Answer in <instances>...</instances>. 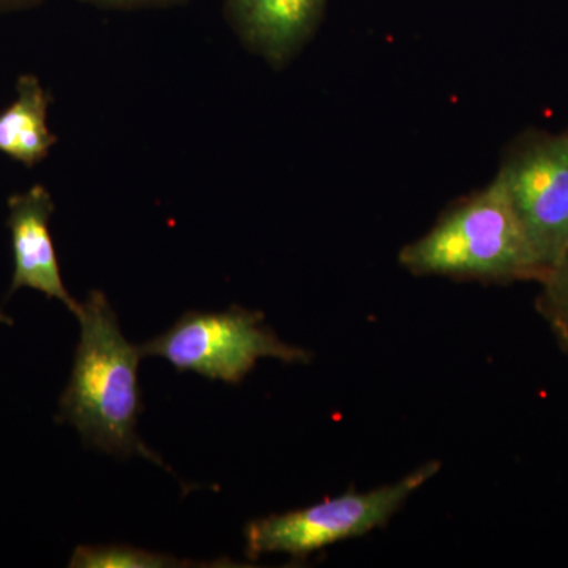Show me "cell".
Here are the masks:
<instances>
[{
  "mask_svg": "<svg viewBox=\"0 0 568 568\" xmlns=\"http://www.w3.org/2000/svg\"><path fill=\"white\" fill-rule=\"evenodd\" d=\"M541 284L544 291L538 298L541 315L548 321L568 316V245Z\"/></svg>",
  "mask_w": 568,
  "mask_h": 568,
  "instance_id": "obj_10",
  "label": "cell"
},
{
  "mask_svg": "<svg viewBox=\"0 0 568 568\" xmlns=\"http://www.w3.org/2000/svg\"><path fill=\"white\" fill-rule=\"evenodd\" d=\"M548 323L551 324L552 331L558 336L560 347L568 354V316L556 317Z\"/></svg>",
  "mask_w": 568,
  "mask_h": 568,
  "instance_id": "obj_12",
  "label": "cell"
},
{
  "mask_svg": "<svg viewBox=\"0 0 568 568\" xmlns=\"http://www.w3.org/2000/svg\"><path fill=\"white\" fill-rule=\"evenodd\" d=\"M54 213L51 193L43 185H33L28 192L9 197V226L14 271L10 294L22 287L39 291L48 298L61 301L74 316L81 304L71 297L63 284L61 265L51 235Z\"/></svg>",
  "mask_w": 568,
  "mask_h": 568,
  "instance_id": "obj_6",
  "label": "cell"
},
{
  "mask_svg": "<svg viewBox=\"0 0 568 568\" xmlns=\"http://www.w3.org/2000/svg\"><path fill=\"white\" fill-rule=\"evenodd\" d=\"M440 463L429 462L409 476L366 493L347 491L312 507L254 519L245 528L246 558L282 552L305 559L312 552L365 536L394 517L407 499L439 473Z\"/></svg>",
  "mask_w": 568,
  "mask_h": 568,
  "instance_id": "obj_4",
  "label": "cell"
},
{
  "mask_svg": "<svg viewBox=\"0 0 568 568\" xmlns=\"http://www.w3.org/2000/svg\"><path fill=\"white\" fill-rule=\"evenodd\" d=\"M496 178L547 276L568 245V132L526 134Z\"/></svg>",
  "mask_w": 568,
  "mask_h": 568,
  "instance_id": "obj_5",
  "label": "cell"
},
{
  "mask_svg": "<svg viewBox=\"0 0 568 568\" xmlns=\"http://www.w3.org/2000/svg\"><path fill=\"white\" fill-rule=\"evenodd\" d=\"M80 345L61 396V420L78 429L88 446L122 457L160 462L136 435L142 410L138 366L140 346L130 345L106 295L92 291L81 304Z\"/></svg>",
  "mask_w": 568,
  "mask_h": 568,
  "instance_id": "obj_1",
  "label": "cell"
},
{
  "mask_svg": "<svg viewBox=\"0 0 568 568\" xmlns=\"http://www.w3.org/2000/svg\"><path fill=\"white\" fill-rule=\"evenodd\" d=\"M182 560L170 555L130 547V545H99L74 549L70 567L74 568H166L183 567Z\"/></svg>",
  "mask_w": 568,
  "mask_h": 568,
  "instance_id": "obj_9",
  "label": "cell"
},
{
  "mask_svg": "<svg viewBox=\"0 0 568 568\" xmlns=\"http://www.w3.org/2000/svg\"><path fill=\"white\" fill-rule=\"evenodd\" d=\"M81 2L91 3L100 9L132 10L149 9V7L178 6L186 0H81Z\"/></svg>",
  "mask_w": 568,
  "mask_h": 568,
  "instance_id": "obj_11",
  "label": "cell"
},
{
  "mask_svg": "<svg viewBox=\"0 0 568 568\" xmlns=\"http://www.w3.org/2000/svg\"><path fill=\"white\" fill-rule=\"evenodd\" d=\"M0 321H9L6 316H0Z\"/></svg>",
  "mask_w": 568,
  "mask_h": 568,
  "instance_id": "obj_14",
  "label": "cell"
},
{
  "mask_svg": "<svg viewBox=\"0 0 568 568\" xmlns=\"http://www.w3.org/2000/svg\"><path fill=\"white\" fill-rule=\"evenodd\" d=\"M51 93L33 74H22L17 82V99L0 112V153L33 168L50 155L58 136L48 125Z\"/></svg>",
  "mask_w": 568,
  "mask_h": 568,
  "instance_id": "obj_8",
  "label": "cell"
},
{
  "mask_svg": "<svg viewBox=\"0 0 568 568\" xmlns=\"http://www.w3.org/2000/svg\"><path fill=\"white\" fill-rule=\"evenodd\" d=\"M44 0H0V11H17L32 9Z\"/></svg>",
  "mask_w": 568,
  "mask_h": 568,
  "instance_id": "obj_13",
  "label": "cell"
},
{
  "mask_svg": "<svg viewBox=\"0 0 568 568\" xmlns=\"http://www.w3.org/2000/svg\"><path fill=\"white\" fill-rule=\"evenodd\" d=\"M142 357H162L179 372L241 384L264 357L306 364L312 354L286 345L264 325L261 312L231 306L224 312H186L162 335L140 346Z\"/></svg>",
  "mask_w": 568,
  "mask_h": 568,
  "instance_id": "obj_3",
  "label": "cell"
},
{
  "mask_svg": "<svg viewBox=\"0 0 568 568\" xmlns=\"http://www.w3.org/2000/svg\"><path fill=\"white\" fill-rule=\"evenodd\" d=\"M399 263L414 275L491 283L545 278L497 178L447 209L428 233L402 250Z\"/></svg>",
  "mask_w": 568,
  "mask_h": 568,
  "instance_id": "obj_2",
  "label": "cell"
},
{
  "mask_svg": "<svg viewBox=\"0 0 568 568\" xmlns=\"http://www.w3.org/2000/svg\"><path fill=\"white\" fill-rule=\"evenodd\" d=\"M328 0H224V14L242 43L275 69L312 39Z\"/></svg>",
  "mask_w": 568,
  "mask_h": 568,
  "instance_id": "obj_7",
  "label": "cell"
}]
</instances>
